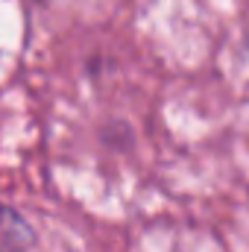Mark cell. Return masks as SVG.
Instances as JSON below:
<instances>
[{
	"mask_svg": "<svg viewBox=\"0 0 249 252\" xmlns=\"http://www.w3.org/2000/svg\"><path fill=\"white\" fill-rule=\"evenodd\" d=\"M32 247V229L27 226V220L0 205V252H24Z\"/></svg>",
	"mask_w": 249,
	"mask_h": 252,
	"instance_id": "6da1fadb",
	"label": "cell"
}]
</instances>
